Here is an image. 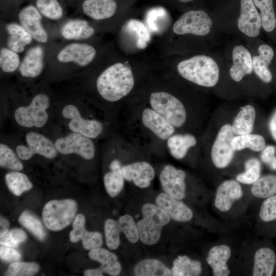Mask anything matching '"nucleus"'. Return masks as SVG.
<instances>
[{
  "instance_id": "nucleus-34",
  "label": "nucleus",
  "mask_w": 276,
  "mask_h": 276,
  "mask_svg": "<svg viewBox=\"0 0 276 276\" xmlns=\"http://www.w3.org/2000/svg\"><path fill=\"white\" fill-rule=\"evenodd\" d=\"M134 272L137 276L172 275L171 270L155 259H146L140 261L135 266Z\"/></svg>"
},
{
  "instance_id": "nucleus-47",
  "label": "nucleus",
  "mask_w": 276,
  "mask_h": 276,
  "mask_svg": "<svg viewBox=\"0 0 276 276\" xmlns=\"http://www.w3.org/2000/svg\"><path fill=\"white\" fill-rule=\"evenodd\" d=\"M259 217L265 223L276 221V194L263 200L259 209Z\"/></svg>"
},
{
  "instance_id": "nucleus-37",
  "label": "nucleus",
  "mask_w": 276,
  "mask_h": 276,
  "mask_svg": "<svg viewBox=\"0 0 276 276\" xmlns=\"http://www.w3.org/2000/svg\"><path fill=\"white\" fill-rule=\"evenodd\" d=\"M5 181L10 191L17 196L31 189L33 187L27 175L17 171L7 173L5 175Z\"/></svg>"
},
{
  "instance_id": "nucleus-36",
  "label": "nucleus",
  "mask_w": 276,
  "mask_h": 276,
  "mask_svg": "<svg viewBox=\"0 0 276 276\" xmlns=\"http://www.w3.org/2000/svg\"><path fill=\"white\" fill-rule=\"evenodd\" d=\"M251 193L255 197L262 199L276 194V174L260 177L252 185Z\"/></svg>"
},
{
  "instance_id": "nucleus-53",
  "label": "nucleus",
  "mask_w": 276,
  "mask_h": 276,
  "mask_svg": "<svg viewBox=\"0 0 276 276\" xmlns=\"http://www.w3.org/2000/svg\"><path fill=\"white\" fill-rule=\"evenodd\" d=\"M268 127L271 136L276 142V109L270 118Z\"/></svg>"
},
{
  "instance_id": "nucleus-54",
  "label": "nucleus",
  "mask_w": 276,
  "mask_h": 276,
  "mask_svg": "<svg viewBox=\"0 0 276 276\" xmlns=\"http://www.w3.org/2000/svg\"><path fill=\"white\" fill-rule=\"evenodd\" d=\"M10 223L7 219L1 217L0 220V237H2L9 231Z\"/></svg>"
},
{
  "instance_id": "nucleus-31",
  "label": "nucleus",
  "mask_w": 276,
  "mask_h": 276,
  "mask_svg": "<svg viewBox=\"0 0 276 276\" xmlns=\"http://www.w3.org/2000/svg\"><path fill=\"white\" fill-rule=\"evenodd\" d=\"M259 10L263 30L271 36H276V10L274 0H252Z\"/></svg>"
},
{
  "instance_id": "nucleus-16",
  "label": "nucleus",
  "mask_w": 276,
  "mask_h": 276,
  "mask_svg": "<svg viewBox=\"0 0 276 276\" xmlns=\"http://www.w3.org/2000/svg\"><path fill=\"white\" fill-rule=\"evenodd\" d=\"M90 259L101 263L97 268L87 269L84 272L86 276H103L106 273L112 276L118 275L121 271V265L117 256L108 250L98 247L90 250L88 253Z\"/></svg>"
},
{
  "instance_id": "nucleus-30",
  "label": "nucleus",
  "mask_w": 276,
  "mask_h": 276,
  "mask_svg": "<svg viewBox=\"0 0 276 276\" xmlns=\"http://www.w3.org/2000/svg\"><path fill=\"white\" fill-rule=\"evenodd\" d=\"M256 118V111L252 105L247 104L241 107L231 124L234 134L236 135L251 133Z\"/></svg>"
},
{
  "instance_id": "nucleus-46",
  "label": "nucleus",
  "mask_w": 276,
  "mask_h": 276,
  "mask_svg": "<svg viewBox=\"0 0 276 276\" xmlns=\"http://www.w3.org/2000/svg\"><path fill=\"white\" fill-rule=\"evenodd\" d=\"M39 270L38 264L34 262L12 263L9 266L5 275L9 276H32Z\"/></svg>"
},
{
  "instance_id": "nucleus-56",
  "label": "nucleus",
  "mask_w": 276,
  "mask_h": 276,
  "mask_svg": "<svg viewBox=\"0 0 276 276\" xmlns=\"http://www.w3.org/2000/svg\"><path fill=\"white\" fill-rule=\"evenodd\" d=\"M268 166L271 170L276 171V156H275Z\"/></svg>"
},
{
  "instance_id": "nucleus-20",
  "label": "nucleus",
  "mask_w": 276,
  "mask_h": 276,
  "mask_svg": "<svg viewBox=\"0 0 276 276\" xmlns=\"http://www.w3.org/2000/svg\"><path fill=\"white\" fill-rule=\"evenodd\" d=\"M242 196L243 190L238 181L232 179L225 180L217 189L214 199L215 206L220 211L226 212Z\"/></svg>"
},
{
  "instance_id": "nucleus-50",
  "label": "nucleus",
  "mask_w": 276,
  "mask_h": 276,
  "mask_svg": "<svg viewBox=\"0 0 276 276\" xmlns=\"http://www.w3.org/2000/svg\"><path fill=\"white\" fill-rule=\"evenodd\" d=\"M21 255L13 247L1 245L0 247L1 259L8 262H15L21 259Z\"/></svg>"
},
{
  "instance_id": "nucleus-18",
  "label": "nucleus",
  "mask_w": 276,
  "mask_h": 276,
  "mask_svg": "<svg viewBox=\"0 0 276 276\" xmlns=\"http://www.w3.org/2000/svg\"><path fill=\"white\" fill-rule=\"evenodd\" d=\"M232 65L229 70L231 79L240 82L253 71L252 56L250 51L243 45H235L232 53Z\"/></svg>"
},
{
  "instance_id": "nucleus-28",
  "label": "nucleus",
  "mask_w": 276,
  "mask_h": 276,
  "mask_svg": "<svg viewBox=\"0 0 276 276\" xmlns=\"http://www.w3.org/2000/svg\"><path fill=\"white\" fill-rule=\"evenodd\" d=\"M123 164L121 158H113L108 165L109 171L103 177L104 187L111 197H115L123 190L125 178L122 172Z\"/></svg>"
},
{
  "instance_id": "nucleus-14",
  "label": "nucleus",
  "mask_w": 276,
  "mask_h": 276,
  "mask_svg": "<svg viewBox=\"0 0 276 276\" xmlns=\"http://www.w3.org/2000/svg\"><path fill=\"white\" fill-rule=\"evenodd\" d=\"M237 27L248 37L256 38L259 36L262 29L261 19L252 0H241Z\"/></svg>"
},
{
  "instance_id": "nucleus-39",
  "label": "nucleus",
  "mask_w": 276,
  "mask_h": 276,
  "mask_svg": "<svg viewBox=\"0 0 276 276\" xmlns=\"http://www.w3.org/2000/svg\"><path fill=\"white\" fill-rule=\"evenodd\" d=\"M20 224L29 230L39 240H43L46 232L40 219L31 212L25 211L19 216Z\"/></svg>"
},
{
  "instance_id": "nucleus-25",
  "label": "nucleus",
  "mask_w": 276,
  "mask_h": 276,
  "mask_svg": "<svg viewBox=\"0 0 276 276\" xmlns=\"http://www.w3.org/2000/svg\"><path fill=\"white\" fill-rule=\"evenodd\" d=\"M270 245H265L255 252L252 275L271 276L276 268V251Z\"/></svg>"
},
{
  "instance_id": "nucleus-35",
  "label": "nucleus",
  "mask_w": 276,
  "mask_h": 276,
  "mask_svg": "<svg viewBox=\"0 0 276 276\" xmlns=\"http://www.w3.org/2000/svg\"><path fill=\"white\" fill-rule=\"evenodd\" d=\"M232 145L235 151L249 149L254 152H261L266 147V142L262 135L251 133L235 135Z\"/></svg>"
},
{
  "instance_id": "nucleus-33",
  "label": "nucleus",
  "mask_w": 276,
  "mask_h": 276,
  "mask_svg": "<svg viewBox=\"0 0 276 276\" xmlns=\"http://www.w3.org/2000/svg\"><path fill=\"white\" fill-rule=\"evenodd\" d=\"M171 270L174 276H197L202 272V265L199 261L186 255L178 256L173 261Z\"/></svg>"
},
{
  "instance_id": "nucleus-41",
  "label": "nucleus",
  "mask_w": 276,
  "mask_h": 276,
  "mask_svg": "<svg viewBox=\"0 0 276 276\" xmlns=\"http://www.w3.org/2000/svg\"><path fill=\"white\" fill-rule=\"evenodd\" d=\"M34 6L45 17L60 19L63 16V9L58 0H35Z\"/></svg>"
},
{
  "instance_id": "nucleus-45",
  "label": "nucleus",
  "mask_w": 276,
  "mask_h": 276,
  "mask_svg": "<svg viewBox=\"0 0 276 276\" xmlns=\"http://www.w3.org/2000/svg\"><path fill=\"white\" fill-rule=\"evenodd\" d=\"M19 57L17 53L9 48H3L0 51V67L5 73H12L20 65Z\"/></svg>"
},
{
  "instance_id": "nucleus-22",
  "label": "nucleus",
  "mask_w": 276,
  "mask_h": 276,
  "mask_svg": "<svg viewBox=\"0 0 276 276\" xmlns=\"http://www.w3.org/2000/svg\"><path fill=\"white\" fill-rule=\"evenodd\" d=\"M258 53L252 56L253 71L262 82L269 84L273 80L270 66L274 59V50L270 45L263 43L258 47Z\"/></svg>"
},
{
  "instance_id": "nucleus-4",
  "label": "nucleus",
  "mask_w": 276,
  "mask_h": 276,
  "mask_svg": "<svg viewBox=\"0 0 276 276\" xmlns=\"http://www.w3.org/2000/svg\"><path fill=\"white\" fill-rule=\"evenodd\" d=\"M177 71L184 80L205 88L215 86L220 74L216 61L206 55H197L181 61L177 65Z\"/></svg>"
},
{
  "instance_id": "nucleus-24",
  "label": "nucleus",
  "mask_w": 276,
  "mask_h": 276,
  "mask_svg": "<svg viewBox=\"0 0 276 276\" xmlns=\"http://www.w3.org/2000/svg\"><path fill=\"white\" fill-rule=\"evenodd\" d=\"M197 136L189 132H176L166 141L168 152L174 159H184L198 144Z\"/></svg>"
},
{
  "instance_id": "nucleus-52",
  "label": "nucleus",
  "mask_w": 276,
  "mask_h": 276,
  "mask_svg": "<svg viewBox=\"0 0 276 276\" xmlns=\"http://www.w3.org/2000/svg\"><path fill=\"white\" fill-rule=\"evenodd\" d=\"M27 45L23 41L16 39L11 36H9L7 40V45L8 48L16 53L23 52Z\"/></svg>"
},
{
  "instance_id": "nucleus-23",
  "label": "nucleus",
  "mask_w": 276,
  "mask_h": 276,
  "mask_svg": "<svg viewBox=\"0 0 276 276\" xmlns=\"http://www.w3.org/2000/svg\"><path fill=\"white\" fill-rule=\"evenodd\" d=\"M85 219L82 214H78L73 222V229L70 234L72 242H77L82 240L83 247L87 250H91L100 247L102 245V236L97 232L87 231L85 227Z\"/></svg>"
},
{
  "instance_id": "nucleus-29",
  "label": "nucleus",
  "mask_w": 276,
  "mask_h": 276,
  "mask_svg": "<svg viewBox=\"0 0 276 276\" xmlns=\"http://www.w3.org/2000/svg\"><path fill=\"white\" fill-rule=\"evenodd\" d=\"M43 51L40 46L30 49L26 53L19 67L22 77L34 78L41 73L43 67Z\"/></svg>"
},
{
  "instance_id": "nucleus-17",
  "label": "nucleus",
  "mask_w": 276,
  "mask_h": 276,
  "mask_svg": "<svg viewBox=\"0 0 276 276\" xmlns=\"http://www.w3.org/2000/svg\"><path fill=\"white\" fill-rule=\"evenodd\" d=\"M41 15L34 5H29L20 10L18 16L20 25L33 39L44 43L48 40V34L41 23Z\"/></svg>"
},
{
  "instance_id": "nucleus-44",
  "label": "nucleus",
  "mask_w": 276,
  "mask_h": 276,
  "mask_svg": "<svg viewBox=\"0 0 276 276\" xmlns=\"http://www.w3.org/2000/svg\"><path fill=\"white\" fill-rule=\"evenodd\" d=\"M118 223L121 232L123 233L127 239L131 243H135L140 239L137 224L132 217L126 214L121 216Z\"/></svg>"
},
{
  "instance_id": "nucleus-5",
  "label": "nucleus",
  "mask_w": 276,
  "mask_h": 276,
  "mask_svg": "<svg viewBox=\"0 0 276 276\" xmlns=\"http://www.w3.org/2000/svg\"><path fill=\"white\" fill-rule=\"evenodd\" d=\"M62 115L65 119L69 120L68 127L72 132L93 140L107 135L111 130H114L118 126V122L83 117L78 107L71 104L66 105L63 108Z\"/></svg>"
},
{
  "instance_id": "nucleus-12",
  "label": "nucleus",
  "mask_w": 276,
  "mask_h": 276,
  "mask_svg": "<svg viewBox=\"0 0 276 276\" xmlns=\"http://www.w3.org/2000/svg\"><path fill=\"white\" fill-rule=\"evenodd\" d=\"M94 140L81 134L72 132L63 137L58 138L54 143L60 153L65 155L76 154L90 160L95 157L97 151Z\"/></svg>"
},
{
  "instance_id": "nucleus-21",
  "label": "nucleus",
  "mask_w": 276,
  "mask_h": 276,
  "mask_svg": "<svg viewBox=\"0 0 276 276\" xmlns=\"http://www.w3.org/2000/svg\"><path fill=\"white\" fill-rule=\"evenodd\" d=\"M155 202L171 218L175 221L185 222L193 218V212L188 205L165 192L159 194Z\"/></svg>"
},
{
  "instance_id": "nucleus-43",
  "label": "nucleus",
  "mask_w": 276,
  "mask_h": 276,
  "mask_svg": "<svg viewBox=\"0 0 276 276\" xmlns=\"http://www.w3.org/2000/svg\"><path fill=\"white\" fill-rule=\"evenodd\" d=\"M104 228L107 246L110 249H116L120 244L121 232L118 221L108 219L104 223Z\"/></svg>"
},
{
  "instance_id": "nucleus-32",
  "label": "nucleus",
  "mask_w": 276,
  "mask_h": 276,
  "mask_svg": "<svg viewBox=\"0 0 276 276\" xmlns=\"http://www.w3.org/2000/svg\"><path fill=\"white\" fill-rule=\"evenodd\" d=\"M94 32V29L83 19L71 20L64 24L61 30L62 36L68 40L88 39Z\"/></svg>"
},
{
  "instance_id": "nucleus-9",
  "label": "nucleus",
  "mask_w": 276,
  "mask_h": 276,
  "mask_svg": "<svg viewBox=\"0 0 276 276\" xmlns=\"http://www.w3.org/2000/svg\"><path fill=\"white\" fill-rule=\"evenodd\" d=\"M213 24L211 17L204 11L191 10L182 14L174 22L172 29L178 35L204 36L210 33Z\"/></svg>"
},
{
  "instance_id": "nucleus-26",
  "label": "nucleus",
  "mask_w": 276,
  "mask_h": 276,
  "mask_svg": "<svg viewBox=\"0 0 276 276\" xmlns=\"http://www.w3.org/2000/svg\"><path fill=\"white\" fill-rule=\"evenodd\" d=\"M83 13L93 19L100 20L112 17L118 11V0H83Z\"/></svg>"
},
{
  "instance_id": "nucleus-11",
  "label": "nucleus",
  "mask_w": 276,
  "mask_h": 276,
  "mask_svg": "<svg viewBox=\"0 0 276 276\" xmlns=\"http://www.w3.org/2000/svg\"><path fill=\"white\" fill-rule=\"evenodd\" d=\"M25 140L27 145H19L15 149L17 154L21 160H29L35 154L49 159L54 158L58 155V151L55 143L40 133L29 132L26 134Z\"/></svg>"
},
{
  "instance_id": "nucleus-49",
  "label": "nucleus",
  "mask_w": 276,
  "mask_h": 276,
  "mask_svg": "<svg viewBox=\"0 0 276 276\" xmlns=\"http://www.w3.org/2000/svg\"><path fill=\"white\" fill-rule=\"evenodd\" d=\"M6 29L9 36L27 44H30L33 38L21 26L15 23H10L6 25Z\"/></svg>"
},
{
  "instance_id": "nucleus-51",
  "label": "nucleus",
  "mask_w": 276,
  "mask_h": 276,
  "mask_svg": "<svg viewBox=\"0 0 276 276\" xmlns=\"http://www.w3.org/2000/svg\"><path fill=\"white\" fill-rule=\"evenodd\" d=\"M275 148L273 146H266L261 151L260 155L262 162L269 165L275 156Z\"/></svg>"
},
{
  "instance_id": "nucleus-13",
  "label": "nucleus",
  "mask_w": 276,
  "mask_h": 276,
  "mask_svg": "<svg viewBox=\"0 0 276 276\" xmlns=\"http://www.w3.org/2000/svg\"><path fill=\"white\" fill-rule=\"evenodd\" d=\"M186 172L167 164L163 167L159 175V180L164 192L179 200L183 199L186 194Z\"/></svg>"
},
{
  "instance_id": "nucleus-57",
  "label": "nucleus",
  "mask_w": 276,
  "mask_h": 276,
  "mask_svg": "<svg viewBox=\"0 0 276 276\" xmlns=\"http://www.w3.org/2000/svg\"><path fill=\"white\" fill-rule=\"evenodd\" d=\"M176 1H177V2H178L180 3L186 4V3H188L193 2L194 0H176Z\"/></svg>"
},
{
  "instance_id": "nucleus-55",
  "label": "nucleus",
  "mask_w": 276,
  "mask_h": 276,
  "mask_svg": "<svg viewBox=\"0 0 276 276\" xmlns=\"http://www.w3.org/2000/svg\"><path fill=\"white\" fill-rule=\"evenodd\" d=\"M272 225L268 227V234L272 236H276V221L271 223Z\"/></svg>"
},
{
  "instance_id": "nucleus-15",
  "label": "nucleus",
  "mask_w": 276,
  "mask_h": 276,
  "mask_svg": "<svg viewBox=\"0 0 276 276\" xmlns=\"http://www.w3.org/2000/svg\"><path fill=\"white\" fill-rule=\"evenodd\" d=\"M122 169L125 180L132 181L140 188L149 187L155 177L154 167L149 162L143 159L125 163Z\"/></svg>"
},
{
  "instance_id": "nucleus-7",
  "label": "nucleus",
  "mask_w": 276,
  "mask_h": 276,
  "mask_svg": "<svg viewBox=\"0 0 276 276\" xmlns=\"http://www.w3.org/2000/svg\"><path fill=\"white\" fill-rule=\"evenodd\" d=\"M77 210V204L73 199L50 200L43 207V222L50 230H61L75 219Z\"/></svg>"
},
{
  "instance_id": "nucleus-48",
  "label": "nucleus",
  "mask_w": 276,
  "mask_h": 276,
  "mask_svg": "<svg viewBox=\"0 0 276 276\" xmlns=\"http://www.w3.org/2000/svg\"><path fill=\"white\" fill-rule=\"evenodd\" d=\"M27 238V235L22 229L13 228L0 237V244L3 246L14 248L25 242Z\"/></svg>"
},
{
  "instance_id": "nucleus-40",
  "label": "nucleus",
  "mask_w": 276,
  "mask_h": 276,
  "mask_svg": "<svg viewBox=\"0 0 276 276\" xmlns=\"http://www.w3.org/2000/svg\"><path fill=\"white\" fill-rule=\"evenodd\" d=\"M20 159L15 152L8 145L1 143L0 144V166L13 171H21L24 166Z\"/></svg>"
},
{
  "instance_id": "nucleus-27",
  "label": "nucleus",
  "mask_w": 276,
  "mask_h": 276,
  "mask_svg": "<svg viewBox=\"0 0 276 276\" xmlns=\"http://www.w3.org/2000/svg\"><path fill=\"white\" fill-rule=\"evenodd\" d=\"M231 255L230 247L225 244L215 245L210 248L205 260L212 270L213 275H229L230 270L227 262Z\"/></svg>"
},
{
  "instance_id": "nucleus-38",
  "label": "nucleus",
  "mask_w": 276,
  "mask_h": 276,
  "mask_svg": "<svg viewBox=\"0 0 276 276\" xmlns=\"http://www.w3.org/2000/svg\"><path fill=\"white\" fill-rule=\"evenodd\" d=\"M244 171L236 176V180L245 185H253L261 177V164L255 157L246 160L244 163Z\"/></svg>"
},
{
  "instance_id": "nucleus-6",
  "label": "nucleus",
  "mask_w": 276,
  "mask_h": 276,
  "mask_svg": "<svg viewBox=\"0 0 276 276\" xmlns=\"http://www.w3.org/2000/svg\"><path fill=\"white\" fill-rule=\"evenodd\" d=\"M143 218L137 223L140 240L151 245L158 242L163 227L170 221V217L157 204L147 203L142 208Z\"/></svg>"
},
{
  "instance_id": "nucleus-3",
  "label": "nucleus",
  "mask_w": 276,
  "mask_h": 276,
  "mask_svg": "<svg viewBox=\"0 0 276 276\" xmlns=\"http://www.w3.org/2000/svg\"><path fill=\"white\" fill-rule=\"evenodd\" d=\"M135 84L131 68L119 62L110 65L99 75L96 87L100 98L117 115L127 103L126 99L134 90Z\"/></svg>"
},
{
  "instance_id": "nucleus-10",
  "label": "nucleus",
  "mask_w": 276,
  "mask_h": 276,
  "mask_svg": "<svg viewBox=\"0 0 276 276\" xmlns=\"http://www.w3.org/2000/svg\"><path fill=\"white\" fill-rule=\"evenodd\" d=\"M235 135L230 123H225L219 128L210 151L211 159L216 168L224 169L232 162L235 152L232 142Z\"/></svg>"
},
{
  "instance_id": "nucleus-1",
  "label": "nucleus",
  "mask_w": 276,
  "mask_h": 276,
  "mask_svg": "<svg viewBox=\"0 0 276 276\" xmlns=\"http://www.w3.org/2000/svg\"><path fill=\"white\" fill-rule=\"evenodd\" d=\"M119 112L122 113L120 133L137 149L148 156L168 152L166 141L177 131L142 99L129 100Z\"/></svg>"
},
{
  "instance_id": "nucleus-42",
  "label": "nucleus",
  "mask_w": 276,
  "mask_h": 276,
  "mask_svg": "<svg viewBox=\"0 0 276 276\" xmlns=\"http://www.w3.org/2000/svg\"><path fill=\"white\" fill-rule=\"evenodd\" d=\"M126 28L135 33L137 48L145 49L150 40V34L145 25L138 20L132 19L127 22Z\"/></svg>"
},
{
  "instance_id": "nucleus-8",
  "label": "nucleus",
  "mask_w": 276,
  "mask_h": 276,
  "mask_svg": "<svg viewBox=\"0 0 276 276\" xmlns=\"http://www.w3.org/2000/svg\"><path fill=\"white\" fill-rule=\"evenodd\" d=\"M50 105L49 96L45 94H38L29 105L16 109L14 114L15 120L17 124L25 128H41L48 122L47 110Z\"/></svg>"
},
{
  "instance_id": "nucleus-2",
  "label": "nucleus",
  "mask_w": 276,
  "mask_h": 276,
  "mask_svg": "<svg viewBox=\"0 0 276 276\" xmlns=\"http://www.w3.org/2000/svg\"><path fill=\"white\" fill-rule=\"evenodd\" d=\"M153 89L142 100L170 123L178 132L198 135L204 108L192 99H185L166 88Z\"/></svg>"
},
{
  "instance_id": "nucleus-19",
  "label": "nucleus",
  "mask_w": 276,
  "mask_h": 276,
  "mask_svg": "<svg viewBox=\"0 0 276 276\" xmlns=\"http://www.w3.org/2000/svg\"><path fill=\"white\" fill-rule=\"evenodd\" d=\"M96 54L93 47L84 43H73L62 49L58 54L57 59L61 62H73L85 66L93 60Z\"/></svg>"
}]
</instances>
